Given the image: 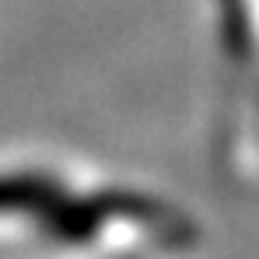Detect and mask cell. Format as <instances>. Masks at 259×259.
Wrapping results in <instances>:
<instances>
[{
	"instance_id": "1",
	"label": "cell",
	"mask_w": 259,
	"mask_h": 259,
	"mask_svg": "<svg viewBox=\"0 0 259 259\" xmlns=\"http://www.w3.org/2000/svg\"><path fill=\"white\" fill-rule=\"evenodd\" d=\"M196 210L140 175L42 144H0V259H193Z\"/></svg>"
}]
</instances>
